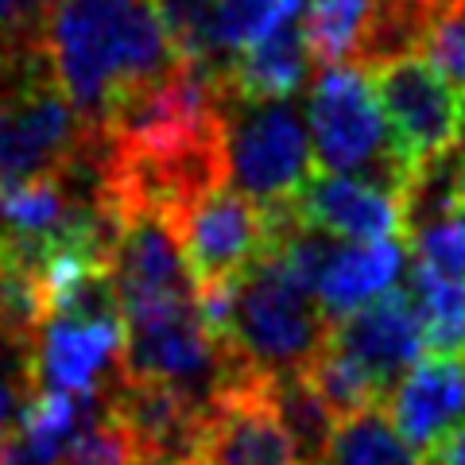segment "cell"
Listing matches in <instances>:
<instances>
[{
    "mask_svg": "<svg viewBox=\"0 0 465 465\" xmlns=\"http://www.w3.org/2000/svg\"><path fill=\"white\" fill-rule=\"evenodd\" d=\"M35 27L58 85L90 128L183 58L152 0H43Z\"/></svg>",
    "mask_w": 465,
    "mask_h": 465,
    "instance_id": "1",
    "label": "cell"
},
{
    "mask_svg": "<svg viewBox=\"0 0 465 465\" xmlns=\"http://www.w3.org/2000/svg\"><path fill=\"white\" fill-rule=\"evenodd\" d=\"M85 140L90 124L58 85L39 27L0 43V183L70 171Z\"/></svg>",
    "mask_w": 465,
    "mask_h": 465,
    "instance_id": "2",
    "label": "cell"
},
{
    "mask_svg": "<svg viewBox=\"0 0 465 465\" xmlns=\"http://www.w3.org/2000/svg\"><path fill=\"white\" fill-rule=\"evenodd\" d=\"M330 326L333 322L318 295L272 252L232 283L229 322L217 341L244 376L283 381V376H299L322 353Z\"/></svg>",
    "mask_w": 465,
    "mask_h": 465,
    "instance_id": "3",
    "label": "cell"
},
{
    "mask_svg": "<svg viewBox=\"0 0 465 465\" xmlns=\"http://www.w3.org/2000/svg\"><path fill=\"white\" fill-rule=\"evenodd\" d=\"M311 148L330 174H353L403 194L411 163L391 140L381 97L357 66H326L311 85Z\"/></svg>",
    "mask_w": 465,
    "mask_h": 465,
    "instance_id": "4",
    "label": "cell"
},
{
    "mask_svg": "<svg viewBox=\"0 0 465 465\" xmlns=\"http://www.w3.org/2000/svg\"><path fill=\"white\" fill-rule=\"evenodd\" d=\"M291 225H299L291 206H260L232 186L210 191L174 222L198 291L225 287L249 275L260 260L275 252Z\"/></svg>",
    "mask_w": 465,
    "mask_h": 465,
    "instance_id": "5",
    "label": "cell"
},
{
    "mask_svg": "<svg viewBox=\"0 0 465 465\" xmlns=\"http://www.w3.org/2000/svg\"><path fill=\"white\" fill-rule=\"evenodd\" d=\"M229 183L260 206H291L314 174V148L291 101H244L225 105Z\"/></svg>",
    "mask_w": 465,
    "mask_h": 465,
    "instance_id": "6",
    "label": "cell"
},
{
    "mask_svg": "<svg viewBox=\"0 0 465 465\" xmlns=\"http://www.w3.org/2000/svg\"><path fill=\"white\" fill-rule=\"evenodd\" d=\"M376 74V97H381L384 121L391 140L411 167L427 159L454 152L461 136V94L434 70L423 54L396 58Z\"/></svg>",
    "mask_w": 465,
    "mask_h": 465,
    "instance_id": "7",
    "label": "cell"
},
{
    "mask_svg": "<svg viewBox=\"0 0 465 465\" xmlns=\"http://www.w3.org/2000/svg\"><path fill=\"white\" fill-rule=\"evenodd\" d=\"M194 465H299L275 381H241L217 391Z\"/></svg>",
    "mask_w": 465,
    "mask_h": 465,
    "instance_id": "8",
    "label": "cell"
},
{
    "mask_svg": "<svg viewBox=\"0 0 465 465\" xmlns=\"http://www.w3.org/2000/svg\"><path fill=\"white\" fill-rule=\"evenodd\" d=\"M109 275L124 314L198 299L194 275L186 268L179 244V229L163 213H124L116 222Z\"/></svg>",
    "mask_w": 465,
    "mask_h": 465,
    "instance_id": "9",
    "label": "cell"
},
{
    "mask_svg": "<svg viewBox=\"0 0 465 465\" xmlns=\"http://www.w3.org/2000/svg\"><path fill=\"white\" fill-rule=\"evenodd\" d=\"M330 349L353 365L357 372L369 376V384L388 400L407 372L419 365L423 357V326H419L415 302L407 291H388L369 307L338 318L330 326Z\"/></svg>",
    "mask_w": 465,
    "mask_h": 465,
    "instance_id": "10",
    "label": "cell"
},
{
    "mask_svg": "<svg viewBox=\"0 0 465 465\" xmlns=\"http://www.w3.org/2000/svg\"><path fill=\"white\" fill-rule=\"evenodd\" d=\"M124 365V318H47L35 338L39 391L94 396Z\"/></svg>",
    "mask_w": 465,
    "mask_h": 465,
    "instance_id": "11",
    "label": "cell"
},
{
    "mask_svg": "<svg viewBox=\"0 0 465 465\" xmlns=\"http://www.w3.org/2000/svg\"><path fill=\"white\" fill-rule=\"evenodd\" d=\"M291 210L302 225L322 229L326 237H341L353 244L376 241H403V194L391 186L353 179V174H330L318 171L307 179Z\"/></svg>",
    "mask_w": 465,
    "mask_h": 465,
    "instance_id": "12",
    "label": "cell"
},
{
    "mask_svg": "<svg viewBox=\"0 0 465 465\" xmlns=\"http://www.w3.org/2000/svg\"><path fill=\"white\" fill-rule=\"evenodd\" d=\"M388 419L411 450H434L442 439L465 427V361L427 357L391 388Z\"/></svg>",
    "mask_w": 465,
    "mask_h": 465,
    "instance_id": "13",
    "label": "cell"
},
{
    "mask_svg": "<svg viewBox=\"0 0 465 465\" xmlns=\"http://www.w3.org/2000/svg\"><path fill=\"white\" fill-rule=\"evenodd\" d=\"M314 54L307 47V35L295 24H280L252 47L237 51L225 63V90L229 97L244 101H287L302 90L311 78Z\"/></svg>",
    "mask_w": 465,
    "mask_h": 465,
    "instance_id": "14",
    "label": "cell"
},
{
    "mask_svg": "<svg viewBox=\"0 0 465 465\" xmlns=\"http://www.w3.org/2000/svg\"><path fill=\"white\" fill-rule=\"evenodd\" d=\"M403 272V244L400 241H376V244H349L333 249L322 280H318V302L330 322L369 307L388 291H396Z\"/></svg>",
    "mask_w": 465,
    "mask_h": 465,
    "instance_id": "15",
    "label": "cell"
},
{
    "mask_svg": "<svg viewBox=\"0 0 465 465\" xmlns=\"http://www.w3.org/2000/svg\"><path fill=\"white\" fill-rule=\"evenodd\" d=\"M376 5L381 0H314L302 20L314 66H353L376 16Z\"/></svg>",
    "mask_w": 465,
    "mask_h": 465,
    "instance_id": "16",
    "label": "cell"
},
{
    "mask_svg": "<svg viewBox=\"0 0 465 465\" xmlns=\"http://www.w3.org/2000/svg\"><path fill=\"white\" fill-rule=\"evenodd\" d=\"M407 295L415 302L423 341L430 353L454 357L458 349H465V283L461 280H450V275L415 264Z\"/></svg>",
    "mask_w": 465,
    "mask_h": 465,
    "instance_id": "17",
    "label": "cell"
},
{
    "mask_svg": "<svg viewBox=\"0 0 465 465\" xmlns=\"http://www.w3.org/2000/svg\"><path fill=\"white\" fill-rule=\"evenodd\" d=\"M318 465H423V458L403 442V434L391 427L381 407H372V411L349 415L333 427Z\"/></svg>",
    "mask_w": 465,
    "mask_h": 465,
    "instance_id": "18",
    "label": "cell"
},
{
    "mask_svg": "<svg viewBox=\"0 0 465 465\" xmlns=\"http://www.w3.org/2000/svg\"><path fill=\"white\" fill-rule=\"evenodd\" d=\"M54 465H143L133 434H128L121 419L113 415L105 388L94 396L82 427L74 430V439L66 442V450L58 454Z\"/></svg>",
    "mask_w": 465,
    "mask_h": 465,
    "instance_id": "19",
    "label": "cell"
},
{
    "mask_svg": "<svg viewBox=\"0 0 465 465\" xmlns=\"http://www.w3.org/2000/svg\"><path fill=\"white\" fill-rule=\"evenodd\" d=\"M39 396L35 376V341L20 338L16 330L0 322V450L16 434L27 403Z\"/></svg>",
    "mask_w": 465,
    "mask_h": 465,
    "instance_id": "20",
    "label": "cell"
},
{
    "mask_svg": "<svg viewBox=\"0 0 465 465\" xmlns=\"http://www.w3.org/2000/svg\"><path fill=\"white\" fill-rule=\"evenodd\" d=\"M295 16L287 12V0H213V39L222 54H237L264 39L280 24Z\"/></svg>",
    "mask_w": 465,
    "mask_h": 465,
    "instance_id": "21",
    "label": "cell"
},
{
    "mask_svg": "<svg viewBox=\"0 0 465 465\" xmlns=\"http://www.w3.org/2000/svg\"><path fill=\"white\" fill-rule=\"evenodd\" d=\"M152 5L183 58H198V63L213 66L229 63L213 39V0H152Z\"/></svg>",
    "mask_w": 465,
    "mask_h": 465,
    "instance_id": "22",
    "label": "cell"
},
{
    "mask_svg": "<svg viewBox=\"0 0 465 465\" xmlns=\"http://www.w3.org/2000/svg\"><path fill=\"white\" fill-rule=\"evenodd\" d=\"M407 241L415 249V264L465 283V206L430 222L427 229L411 232Z\"/></svg>",
    "mask_w": 465,
    "mask_h": 465,
    "instance_id": "23",
    "label": "cell"
},
{
    "mask_svg": "<svg viewBox=\"0 0 465 465\" xmlns=\"http://www.w3.org/2000/svg\"><path fill=\"white\" fill-rule=\"evenodd\" d=\"M419 54H423L465 101V12H461V5H446L434 12Z\"/></svg>",
    "mask_w": 465,
    "mask_h": 465,
    "instance_id": "24",
    "label": "cell"
},
{
    "mask_svg": "<svg viewBox=\"0 0 465 465\" xmlns=\"http://www.w3.org/2000/svg\"><path fill=\"white\" fill-rule=\"evenodd\" d=\"M423 465H465V427L423 454Z\"/></svg>",
    "mask_w": 465,
    "mask_h": 465,
    "instance_id": "25",
    "label": "cell"
},
{
    "mask_svg": "<svg viewBox=\"0 0 465 465\" xmlns=\"http://www.w3.org/2000/svg\"><path fill=\"white\" fill-rule=\"evenodd\" d=\"M0 465H51V461H47V458H39L35 450L20 439V434H12L8 446L0 450Z\"/></svg>",
    "mask_w": 465,
    "mask_h": 465,
    "instance_id": "26",
    "label": "cell"
},
{
    "mask_svg": "<svg viewBox=\"0 0 465 465\" xmlns=\"http://www.w3.org/2000/svg\"><path fill=\"white\" fill-rule=\"evenodd\" d=\"M12 8L20 12V16H27V20H39V8H43V0H8Z\"/></svg>",
    "mask_w": 465,
    "mask_h": 465,
    "instance_id": "27",
    "label": "cell"
},
{
    "mask_svg": "<svg viewBox=\"0 0 465 465\" xmlns=\"http://www.w3.org/2000/svg\"><path fill=\"white\" fill-rule=\"evenodd\" d=\"M458 152H461V159H465V116H461V136H458Z\"/></svg>",
    "mask_w": 465,
    "mask_h": 465,
    "instance_id": "28",
    "label": "cell"
},
{
    "mask_svg": "<svg viewBox=\"0 0 465 465\" xmlns=\"http://www.w3.org/2000/svg\"><path fill=\"white\" fill-rule=\"evenodd\" d=\"M434 5H461V0H434Z\"/></svg>",
    "mask_w": 465,
    "mask_h": 465,
    "instance_id": "29",
    "label": "cell"
},
{
    "mask_svg": "<svg viewBox=\"0 0 465 465\" xmlns=\"http://www.w3.org/2000/svg\"><path fill=\"white\" fill-rule=\"evenodd\" d=\"M461 12H465V0H461Z\"/></svg>",
    "mask_w": 465,
    "mask_h": 465,
    "instance_id": "30",
    "label": "cell"
}]
</instances>
